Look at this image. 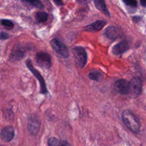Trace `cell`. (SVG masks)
I'll use <instances>...</instances> for the list:
<instances>
[{
	"mask_svg": "<svg viewBox=\"0 0 146 146\" xmlns=\"http://www.w3.org/2000/svg\"><path fill=\"white\" fill-rule=\"evenodd\" d=\"M122 118L126 127L134 133L137 134L140 131V124L136 117L129 110L122 112Z\"/></svg>",
	"mask_w": 146,
	"mask_h": 146,
	"instance_id": "1",
	"label": "cell"
},
{
	"mask_svg": "<svg viewBox=\"0 0 146 146\" xmlns=\"http://www.w3.org/2000/svg\"><path fill=\"white\" fill-rule=\"evenodd\" d=\"M76 65L80 68L85 66L87 61V55L86 50L82 47L77 46L72 49Z\"/></svg>",
	"mask_w": 146,
	"mask_h": 146,
	"instance_id": "2",
	"label": "cell"
},
{
	"mask_svg": "<svg viewBox=\"0 0 146 146\" xmlns=\"http://www.w3.org/2000/svg\"><path fill=\"white\" fill-rule=\"evenodd\" d=\"M50 45L55 53L58 57L63 58H67L69 57L70 53L67 46L57 39H53L50 41Z\"/></svg>",
	"mask_w": 146,
	"mask_h": 146,
	"instance_id": "3",
	"label": "cell"
},
{
	"mask_svg": "<svg viewBox=\"0 0 146 146\" xmlns=\"http://www.w3.org/2000/svg\"><path fill=\"white\" fill-rule=\"evenodd\" d=\"M26 64L27 67L29 68V70L32 72V73L34 75V76H35V77L39 81V84H40L41 93L43 94H46L47 93V87H46L44 78H43L42 75L40 74V72L33 66L31 60L27 59L26 61Z\"/></svg>",
	"mask_w": 146,
	"mask_h": 146,
	"instance_id": "4",
	"label": "cell"
},
{
	"mask_svg": "<svg viewBox=\"0 0 146 146\" xmlns=\"http://www.w3.org/2000/svg\"><path fill=\"white\" fill-rule=\"evenodd\" d=\"M41 127V120L39 117L33 114L29 116L28 120V128L29 133L32 135H37Z\"/></svg>",
	"mask_w": 146,
	"mask_h": 146,
	"instance_id": "5",
	"label": "cell"
},
{
	"mask_svg": "<svg viewBox=\"0 0 146 146\" xmlns=\"http://www.w3.org/2000/svg\"><path fill=\"white\" fill-rule=\"evenodd\" d=\"M36 62L37 64L42 68L48 70L51 66V56L46 53L39 52L36 55Z\"/></svg>",
	"mask_w": 146,
	"mask_h": 146,
	"instance_id": "6",
	"label": "cell"
},
{
	"mask_svg": "<svg viewBox=\"0 0 146 146\" xmlns=\"http://www.w3.org/2000/svg\"><path fill=\"white\" fill-rule=\"evenodd\" d=\"M142 83L139 78H133L129 82V93L132 97H137L141 92Z\"/></svg>",
	"mask_w": 146,
	"mask_h": 146,
	"instance_id": "7",
	"label": "cell"
},
{
	"mask_svg": "<svg viewBox=\"0 0 146 146\" xmlns=\"http://www.w3.org/2000/svg\"><path fill=\"white\" fill-rule=\"evenodd\" d=\"M114 87L116 91L122 95H127L129 93V82L125 80H120L117 81Z\"/></svg>",
	"mask_w": 146,
	"mask_h": 146,
	"instance_id": "8",
	"label": "cell"
},
{
	"mask_svg": "<svg viewBox=\"0 0 146 146\" xmlns=\"http://www.w3.org/2000/svg\"><path fill=\"white\" fill-rule=\"evenodd\" d=\"M14 136V130L12 127H4L1 132V137L5 142H10Z\"/></svg>",
	"mask_w": 146,
	"mask_h": 146,
	"instance_id": "9",
	"label": "cell"
},
{
	"mask_svg": "<svg viewBox=\"0 0 146 146\" xmlns=\"http://www.w3.org/2000/svg\"><path fill=\"white\" fill-rule=\"evenodd\" d=\"M106 24V22L105 21L98 20L91 24H90L85 27V30L90 32H97L100 31Z\"/></svg>",
	"mask_w": 146,
	"mask_h": 146,
	"instance_id": "10",
	"label": "cell"
},
{
	"mask_svg": "<svg viewBox=\"0 0 146 146\" xmlns=\"http://www.w3.org/2000/svg\"><path fill=\"white\" fill-rule=\"evenodd\" d=\"M128 48L129 46L128 42L126 41H123L115 45L112 49V52L113 54L117 55L123 54V53L126 51L128 49Z\"/></svg>",
	"mask_w": 146,
	"mask_h": 146,
	"instance_id": "11",
	"label": "cell"
},
{
	"mask_svg": "<svg viewBox=\"0 0 146 146\" xmlns=\"http://www.w3.org/2000/svg\"><path fill=\"white\" fill-rule=\"evenodd\" d=\"M25 56V52L21 49L13 50L10 56V60L12 62L21 60Z\"/></svg>",
	"mask_w": 146,
	"mask_h": 146,
	"instance_id": "12",
	"label": "cell"
},
{
	"mask_svg": "<svg viewBox=\"0 0 146 146\" xmlns=\"http://www.w3.org/2000/svg\"><path fill=\"white\" fill-rule=\"evenodd\" d=\"M95 6L96 8L103 12L104 14L110 16V12L108 11L105 0H95Z\"/></svg>",
	"mask_w": 146,
	"mask_h": 146,
	"instance_id": "13",
	"label": "cell"
},
{
	"mask_svg": "<svg viewBox=\"0 0 146 146\" xmlns=\"http://www.w3.org/2000/svg\"><path fill=\"white\" fill-rule=\"evenodd\" d=\"M105 35L111 39H115L118 37V33L116 28L114 26H110L106 28L105 31Z\"/></svg>",
	"mask_w": 146,
	"mask_h": 146,
	"instance_id": "14",
	"label": "cell"
},
{
	"mask_svg": "<svg viewBox=\"0 0 146 146\" xmlns=\"http://www.w3.org/2000/svg\"><path fill=\"white\" fill-rule=\"evenodd\" d=\"M89 78L92 81L100 82L103 78V74L101 71L94 70L90 72L89 74Z\"/></svg>",
	"mask_w": 146,
	"mask_h": 146,
	"instance_id": "15",
	"label": "cell"
},
{
	"mask_svg": "<svg viewBox=\"0 0 146 146\" xmlns=\"http://www.w3.org/2000/svg\"><path fill=\"white\" fill-rule=\"evenodd\" d=\"M49 14L45 12H37L36 15V20L39 22H45L47 21Z\"/></svg>",
	"mask_w": 146,
	"mask_h": 146,
	"instance_id": "16",
	"label": "cell"
},
{
	"mask_svg": "<svg viewBox=\"0 0 146 146\" xmlns=\"http://www.w3.org/2000/svg\"><path fill=\"white\" fill-rule=\"evenodd\" d=\"M21 1L26 4H29L35 8L39 9H43L44 8L42 3L40 1H39V0H21Z\"/></svg>",
	"mask_w": 146,
	"mask_h": 146,
	"instance_id": "17",
	"label": "cell"
},
{
	"mask_svg": "<svg viewBox=\"0 0 146 146\" xmlns=\"http://www.w3.org/2000/svg\"><path fill=\"white\" fill-rule=\"evenodd\" d=\"M48 144L49 146H63L62 142L54 137H51L49 139Z\"/></svg>",
	"mask_w": 146,
	"mask_h": 146,
	"instance_id": "18",
	"label": "cell"
},
{
	"mask_svg": "<svg viewBox=\"0 0 146 146\" xmlns=\"http://www.w3.org/2000/svg\"><path fill=\"white\" fill-rule=\"evenodd\" d=\"M0 23H1V24L2 25L6 27V28H7L8 29H12L13 28V27L14 26L13 22L10 20H0Z\"/></svg>",
	"mask_w": 146,
	"mask_h": 146,
	"instance_id": "19",
	"label": "cell"
},
{
	"mask_svg": "<svg viewBox=\"0 0 146 146\" xmlns=\"http://www.w3.org/2000/svg\"><path fill=\"white\" fill-rule=\"evenodd\" d=\"M123 3L127 6L135 8L137 7V1L136 0H123Z\"/></svg>",
	"mask_w": 146,
	"mask_h": 146,
	"instance_id": "20",
	"label": "cell"
},
{
	"mask_svg": "<svg viewBox=\"0 0 146 146\" xmlns=\"http://www.w3.org/2000/svg\"><path fill=\"white\" fill-rule=\"evenodd\" d=\"M9 37V36L8 34L4 33V32H2L0 33V39L1 40H6L7 39H8Z\"/></svg>",
	"mask_w": 146,
	"mask_h": 146,
	"instance_id": "21",
	"label": "cell"
},
{
	"mask_svg": "<svg viewBox=\"0 0 146 146\" xmlns=\"http://www.w3.org/2000/svg\"><path fill=\"white\" fill-rule=\"evenodd\" d=\"M53 1H54V4H55L57 6H58V7L62 6V5H63V4L62 0H53Z\"/></svg>",
	"mask_w": 146,
	"mask_h": 146,
	"instance_id": "22",
	"label": "cell"
},
{
	"mask_svg": "<svg viewBox=\"0 0 146 146\" xmlns=\"http://www.w3.org/2000/svg\"><path fill=\"white\" fill-rule=\"evenodd\" d=\"M62 142L63 146H72L67 141H66L65 140H63V141H62Z\"/></svg>",
	"mask_w": 146,
	"mask_h": 146,
	"instance_id": "23",
	"label": "cell"
},
{
	"mask_svg": "<svg viewBox=\"0 0 146 146\" xmlns=\"http://www.w3.org/2000/svg\"><path fill=\"white\" fill-rule=\"evenodd\" d=\"M141 5L144 7H146V0H140Z\"/></svg>",
	"mask_w": 146,
	"mask_h": 146,
	"instance_id": "24",
	"label": "cell"
},
{
	"mask_svg": "<svg viewBox=\"0 0 146 146\" xmlns=\"http://www.w3.org/2000/svg\"><path fill=\"white\" fill-rule=\"evenodd\" d=\"M140 20V18L139 17H134L133 18V21L135 22H138L139 20Z\"/></svg>",
	"mask_w": 146,
	"mask_h": 146,
	"instance_id": "25",
	"label": "cell"
}]
</instances>
